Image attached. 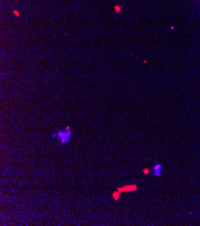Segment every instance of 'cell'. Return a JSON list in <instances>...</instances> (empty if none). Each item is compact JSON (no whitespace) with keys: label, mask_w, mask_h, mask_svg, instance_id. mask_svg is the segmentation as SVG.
<instances>
[{"label":"cell","mask_w":200,"mask_h":226,"mask_svg":"<svg viewBox=\"0 0 200 226\" xmlns=\"http://www.w3.org/2000/svg\"><path fill=\"white\" fill-rule=\"evenodd\" d=\"M134 190H137V186L136 185L125 186V187H123L124 192H130V191H134Z\"/></svg>","instance_id":"3957f363"},{"label":"cell","mask_w":200,"mask_h":226,"mask_svg":"<svg viewBox=\"0 0 200 226\" xmlns=\"http://www.w3.org/2000/svg\"><path fill=\"white\" fill-rule=\"evenodd\" d=\"M144 172H145V174H148L149 173V169H144Z\"/></svg>","instance_id":"8992f818"},{"label":"cell","mask_w":200,"mask_h":226,"mask_svg":"<svg viewBox=\"0 0 200 226\" xmlns=\"http://www.w3.org/2000/svg\"><path fill=\"white\" fill-rule=\"evenodd\" d=\"M162 170H163V166L162 164L156 163L154 164V169H153V175L155 177H161Z\"/></svg>","instance_id":"7a4b0ae2"},{"label":"cell","mask_w":200,"mask_h":226,"mask_svg":"<svg viewBox=\"0 0 200 226\" xmlns=\"http://www.w3.org/2000/svg\"><path fill=\"white\" fill-rule=\"evenodd\" d=\"M120 193L118 190H117L116 192L112 193V197H113V199L116 200V201H118V200L120 199Z\"/></svg>","instance_id":"277c9868"},{"label":"cell","mask_w":200,"mask_h":226,"mask_svg":"<svg viewBox=\"0 0 200 226\" xmlns=\"http://www.w3.org/2000/svg\"><path fill=\"white\" fill-rule=\"evenodd\" d=\"M72 136V132L71 130H58V132H53L52 138L57 139L60 141V145L66 144L70 142V137Z\"/></svg>","instance_id":"6da1fadb"},{"label":"cell","mask_w":200,"mask_h":226,"mask_svg":"<svg viewBox=\"0 0 200 226\" xmlns=\"http://www.w3.org/2000/svg\"><path fill=\"white\" fill-rule=\"evenodd\" d=\"M66 130H71V128H70V126H66Z\"/></svg>","instance_id":"52a82bcc"},{"label":"cell","mask_w":200,"mask_h":226,"mask_svg":"<svg viewBox=\"0 0 200 226\" xmlns=\"http://www.w3.org/2000/svg\"><path fill=\"white\" fill-rule=\"evenodd\" d=\"M118 191L120 193H122L123 192V187H118Z\"/></svg>","instance_id":"5b68a950"}]
</instances>
